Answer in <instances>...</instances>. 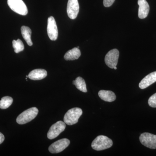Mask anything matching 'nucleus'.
Masks as SVG:
<instances>
[{
	"instance_id": "f257e3e1",
	"label": "nucleus",
	"mask_w": 156,
	"mask_h": 156,
	"mask_svg": "<svg viewBox=\"0 0 156 156\" xmlns=\"http://www.w3.org/2000/svg\"><path fill=\"white\" fill-rule=\"evenodd\" d=\"M112 145L111 139L104 135H99L92 141L91 146L95 150L100 151L109 148Z\"/></svg>"
},
{
	"instance_id": "f03ea898",
	"label": "nucleus",
	"mask_w": 156,
	"mask_h": 156,
	"mask_svg": "<svg viewBox=\"0 0 156 156\" xmlns=\"http://www.w3.org/2000/svg\"><path fill=\"white\" fill-rule=\"evenodd\" d=\"M38 109L36 107L31 108L23 112L19 115L16 122L20 125H23L34 119L38 113Z\"/></svg>"
},
{
	"instance_id": "7ed1b4c3",
	"label": "nucleus",
	"mask_w": 156,
	"mask_h": 156,
	"mask_svg": "<svg viewBox=\"0 0 156 156\" xmlns=\"http://www.w3.org/2000/svg\"><path fill=\"white\" fill-rule=\"evenodd\" d=\"M82 114L83 111L79 108L70 109L65 115L64 122L66 125L72 126L78 122Z\"/></svg>"
},
{
	"instance_id": "20e7f679",
	"label": "nucleus",
	"mask_w": 156,
	"mask_h": 156,
	"mask_svg": "<svg viewBox=\"0 0 156 156\" xmlns=\"http://www.w3.org/2000/svg\"><path fill=\"white\" fill-rule=\"evenodd\" d=\"M8 4L10 9L17 14L26 15L28 13V9L22 0H8Z\"/></svg>"
},
{
	"instance_id": "39448f33",
	"label": "nucleus",
	"mask_w": 156,
	"mask_h": 156,
	"mask_svg": "<svg viewBox=\"0 0 156 156\" xmlns=\"http://www.w3.org/2000/svg\"><path fill=\"white\" fill-rule=\"evenodd\" d=\"M66 124L62 121H58L50 127L48 133V139L52 140L57 137L65 129Z\"/></svg>"
},
{
	"instance_id": "423d86ee",
	"label": "nucleus",
	"mask_w": 156,
	"mask_h": 156,
	"mask_svg": "<svg viewBox=\"0 0 156 156\" xmlns=\"http://www.w3.org/2000/svg\"><path fill=\"white\" fill-rule=\"evenodd\" d=\"M140 142L144 146L149 148L156 149V135L149 133H144L139 137Z\"/></svg>"
},
{
	"instance_id": "0eeeda50",
	"label": "nucleus",
	"mask_w": 156,
	"mask_h": 156,
	"mask_svg": "<svg viewBox=\"0 0 156 156\" xmlns=\"http://www.w3.org/2000/svg\"><path fill=\"white\" fill-rule=\"evenodd\" d=\"M69 144L70 140L67 138L59 140L50 146L49 151L51 153H58L64 150Z\"/></svg>"
},
{
	"instance_id": "6e6552de",
	"label": "nucleus",
	"mask_w": 156,
	"mask_h": 156,
	"mask_svg": "<svg viewBox=\"0 0 156 156\" xmlns=\"http://www.w3.org/2000/svg\"><path fill=\"white\" fill-rule=\"evenodd\" d=\"M119 56V52L117 49H113L109 51L105 58V61L106 65L110 68H114L118 64Z\"/></svg>"
},
{
	"instance_id": "1a4fd4ad",
	"label": "nucleus",
	"mask_w": 156,
	"mask_h": 156,
	"mask_svg": "<svg viewBox=\"0 0 156 156\" xmlns=\"http://www.w3.org/2000/svg\"><path fill=\"white\" fill-rule=\"evenodd\" d=\"M47 31L48 36L50 40L53 41H56L58 37V29L55 20L52 16L48 18Z\"/></svg>"
},
{
	"instance_id": "9d476101",
	"label": "nucleus",
	"mask_w": 156,
	"mask_h": 156,
	"mask_svg": "<svg viewBox=\"0 0 156 156\" xmlns=\"http://www.w3.org/2000/svg\"><path fill=\"white\" fill-rule=\"evenodd\" d=\"M80 10L78 0H69L67 6L68 16L70 19H75L77 17Z\"/></svg>"
},
{
	"instance_id": "9b49d317",
	"label": "nucleus",
	"mask_w": 156,
	"mask_h": 156,
	"mask_svg": "<svg viewBox=\"0 0 156 156\" xmlns=\"http://www.w3.org/2000/svg\"><path fill=\"white\" fill-rule=\"evenodd\" d=\"M138 17L140 19H144L147 17L150 11V6L146 0H138Z\"/></svg>"
},
{
	"instance_id": "f8f14e48",
	"label": "nucleus",
	"mask_w": 156,
	"mask_h": 156,
	"mask_svg": "<svg viewBox=\"0 0 156 156\" xmlns=\"http://www.w3.org/2000/svg\"><path fill=\"white\" fill-rule=\"evenodd\" d=\"M156 82V71L149 74L140 81L139 84L140 88L144 89Z\"/></svg>"
},
{
	"instance_id": "ddd939ff",
	"label": "nucleus",
	"mask_w": 156,
	"mask_h": 156,
	"mask_svg": "<svg viewBox=\"0 0 156 156\" xmlns=\"http://www.w3.org/2000/svg\"><path fill=\"white\" fill-rule=\"evenodd\" d=\"M48 75L47 71L44 69H34L28 75V78L33 80H39L44 79Z\"/></svg>"
},
{
	"instance_id": "4468645a",
	"label": "nucleus",
	"mask_w": 156,
	"mask_h": 156,
	"mask_svg": "<svg viewBox=\"0 0 156 156\" xmlns=\"http://www.w3.org/2000/svg\"><path fill=\"white\" fill-rule=\"evenodd\" d=\"M98 95L101 99L107 102H112L115 100L116 98L115 93L111 91L100 90L98 92Z\"/></svg>"
},
{
	"instance_id": "2eb2a0df",
	"label": "nucleus",
	"mask_w": 156,
	"mask_h": 156,
	"mask_svg": "<svg viewBox=\"0 0 156 156\" xmlns=\"http://www.w3.org/2000/svg\"><path fill=\"white\" fill-rule=\"evenodd\" d=\"M80 56V50L77 48H75L66 52L64 57L66 60H74L78 59Z\"/></svg>"
},
{
	"instance_id": "dca6fc26",
	"label": "nucleus",
	"mask_w": 156,
	"mask_h": 156,
	"mask_svg": "<svg viewBox=\"0 0 156 156\" xmlns=\"http://www.w3.org/2000/svg\"><path fill=\"white\" fill-rule=\"evenodd\" d=\"M21 34L23 38L29 46L33 45V43L31 39V30L28 27L23 26L21 28Z\"/></svg>"
},
{
	"instance_id": "f3484780",
	"label": "nucleus",
	"mask_w": 156,
	"mask_h": 156,
	"mask_svg": "<svg viewBox=\"0 0 156 156\" xmlns=\"http://www.w3.org/2000/svg\"><path fill=\"white\" fill-rule=\"evenodd\" d=\"M77 89L81 92H87V85L85 80L81 77H78L76 79L75 84Z\"/></svg>"
},
{
	"instance_id": "a211bd4d",
	"label": "nucleus",
	"mask_w": 156,
	"mask_h": 156,
	"mask_svg": "<svg viewBox=\"0 0 156 156\" xmlns=\"http://www.w3.org/2000/svg\"><path fill=\"white\" fill-rule=\"evenodd\" d=\"M13 99L10 96H5L0 101V108L5 109L11 106L13 103Z\"/></svg>"
},
{
	"instance_id": "6ab92c4d",
	"label": "nucleus",
	"mask_w": 156,
	"mask_h": 156,
	"mask_svg": "<svg viewBox=\"0 0 156 156\" xmlns=\"http://www.w3.org/2000/svg\"><path fill=\"white\" fill-rule=\"evenodd\" d=\"M12 44L15 53H17L24 50V45L22 41L20 39H18L17 41L14 40L12 42Z\"/></svg>"
},
{
	"instance_id": "aec40b11",
	"label": "nucleus",
	"mask_w": 156,
	"mask_h": 156,
	"mask_svg": "<svg viewBox=\"0 0 156 156\" xmlns=\"http://www.w3.org/2000/svg\"><path fill=\"white\" fill-rule=\"evenodd\" d=\"M149 106L153 108H156V93L151 96L148 100Z\"/></svg>"
},
{
	"instance_id": "412c9836",
	"label": "nucleus",
	"mask_w": 156,
	"mask_h": 156,
	"mask_svg": "<svg viewBox=\"0 0 156 156\" xmlns=\"http://www.w3.org/2000/svg\"><path fill=\"white\" fill-rule=\"evenodd\" d=\"M115 0H103V5L105 7L111 6L114 2Z\"/></svg>"
},
{
	"instance_id": "4be33fe9",
	"label": "nucleus",
	"mask_w": 156,
	"mask_h": 156,
	"mask_svg": "<svg viewBox=\"0 0 156 156\" xmlns=\"http://www.w3.org/2000/svg\"><path fill=\"white\" fill-rule=\"evenodd\" d=\"M4 140H5V136L1 132H0V144L4 142Z\"/></svg>"
},
{
	"instance_id": "5701e85b",
	"label": "nucleus",
	"mask_w": 156,
	"mask_h": 156,
	"mask_svg": "<svg viewBox=\"0 0 156 156\" xmlns=\"http://www.w3.org/2000/svg\"><path fill=\"white\" fill-rule=\"evenodd\" d=\"M73 83L75 85V80L73 81Z\"/></svg>"
},
{
	"instance_id": "b1692460",
	"label": "nucleus",
	"mask_w": 156,
	"mask_h": 156,
	"mask_svg": "<svg viewBox=\"0 0 156 156\" xmlns=\"http://www.w3.org/2000/svg\"><path fill=\"white\" fill-rule=\"evenodd\" d=\"M114 69H117V68L116 66V67H115L114 68Z\"/></svg>"
},
{
	"instance_id": "393cba45",
	"label": "nucleus",
	"mask_w": 156,
	"mask_h": 156,
	"mask_svg": "<svg viewBox=\"0 0 156 156\" xmlns=\"http://www.w3.org/2000/svg\"><path fill=\"white\" fill-rule=\"evenodd\" d=\"M28 77V76H26V78Z\"/></svg>"
},
{
	"instance_id": "a878e982",
	"label": "nucleus",
	"mask_w": 156,
	"mask_h": 156,
	"mask_svg": "<svg viewBox=\"0 0 156 156\" xmlns=\"http://www.w3.org/2000/svg\"><path fill=\"white\" fill-rule=\"evenodd\" d=\"M77 48H79V47H77Z\"/></svg>"
}]
</instances>
